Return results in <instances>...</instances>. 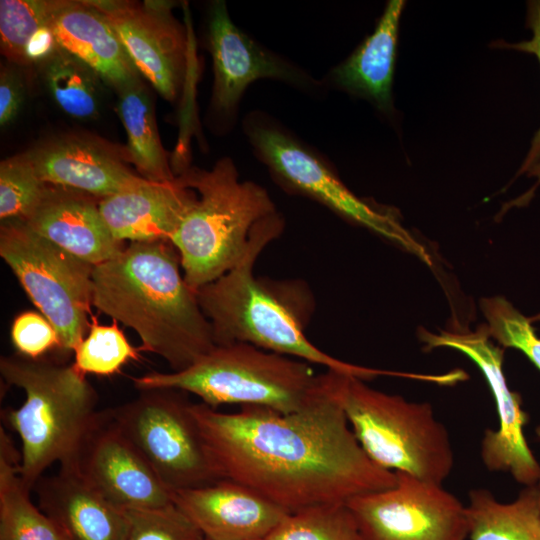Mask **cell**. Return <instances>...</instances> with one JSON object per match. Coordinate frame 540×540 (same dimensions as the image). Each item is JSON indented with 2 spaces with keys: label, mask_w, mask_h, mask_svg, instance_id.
Wrapping results in <instances>:
<instances>
[{
  "label": "cell",
  "mask_w": 540,
  "mask_h": 540,
  "mask_svg": "<svg viewBox=\"0 0 540 540\" xmlns=\"http://www.w3.org/2000/svg\"><path fill=\"white\" fill-rule=\"evenodd\" d=\"M324 393L301 410L262 406L218 412L191 403L207 453L221 479L240 483L288 513L390 488L393 471L376 465L356 439L346 415Z\"/></svg>",
  "instance_id": "6da1fadb"
},
{
  "label": "cell",
  "mask_w": 540,
  "mask_h": 540,
  "mask_svg": "<svg viewBox=\"0 0 540 540\" xmlns=\"http://www.w3.org/2000/svg\"><path fill=\"white\" fill-rule=\"evenodd\" d=\"M181 269L171 242L157 241L130 243L92 272V306L133 329L141 340L139 351L160 356L175 372L216 346Z\"/></svg>",
  "instance_id": "7a4b0ae2"
},
{
  "label": "cell",
  "mask_w": 540,
  "mask_h": 540,
  "mask_svg": "<svg viewBox=\"0 0 540 540\" xmlns=\"http://www.w3.org/2000/svg\"><path fill=\"white\" fill-rule=\"evenodd\" d=\"M279 213L261 221L253 230L240 262L218 279L196 291L210 322L216 345L248 343L328 370L368 380L387 372L352 365L314 346L304 334V312L299 292L292 285H273L256 278L254 265L264 248L283 231Z\"/></svg>",
  "instance_id": "3957f363"
},
{
  "label": "cell",
  "mask_w": 540,
  "mask_h": 540,
  "mask_svg": "<svg viewBox=\"0 0 540 540\" xmlns=\"http://www.w3.org/2000/svg\"><path fill=\"white\" fill-rule=\"evenodd\" d=\"M0 372L25 393L23 404L6 417L21 439L19 474L32 491L50 465L74 462L98 416V396L74 364L15 353L0 358Z\"/></svg>",
  "instance_id": "277c9868"
},
{
  "label": "cell",
  "mask_w": 540,
  "mask_h": 540,
  "mask_svg": "<svg viewBox=\"0 0 540 540\" xmlns=\"http://www.w3.org/2000/svg\"><path fill=\"white\" fill-rule=\"evenodd\" d=\"M177 176L196 197L170 242L185 281L196 292L240 262L254 228L277 210L265 188L240 180L229 157L210 170L188 167Z\"/></svg>",
  "instance_id": "5b68a950"
},
{
  "label": "cell",
  "mask_w": 540,
  "mask_h": 540,
  "mask_svg": "<svg viewBox=\"0 0 540 540\" xmlns=\"http://www.w3.org/2000/svg\"><path fill=\"white\" fill-rule=\"evenodd\" d=\"M328 390L366 455L379 467L442 484L454 465L445 426L426 402L371 388L353 374L326 369Z\"/></svg>",
  "instance_id": "8992f818"
},
{
  "label": "cell",
  "mask_w": 540,
  "mask_h": 540,
  "mask_svg": "<svg viewBox=\"0 0 540 540\" xmlns=\"http://www.w3.org/2000/svg\"><path fill=\"white\" fill-rule=\"evenodd\" d=\"M139 390L192 393L216 409L222 404L262 406L282 413L303 409L324 393L323 374L310 363L248 343L216 345L188 368L131 378Z\"/></svg>",
  "instance_id": "52a82bcc"
},
{
  "label": "cell",
  "mask_w": 540,
  "mask_h": 540,
  "mask_svg": "<svg viewBox=\"0 0 540 540\" xmlns=\"http://www.w3.org/2000/svg\"><path fill=\"white\" fill-rule=\"evenodd\" d=\"M244 132L256 156L284 190L318 202L432 265L426 248L401 225L396 213L353 194L321 156L271 117L251 113L244 120Z\"/></svg>",
  "instance_id": "ba28073f"
},
{
  "label": "cell",
  "mask_w": 540,
  "mask_h": 540,
  "mask_svg": "<svg viewBox=\"0 0 540 540\" xmlns=\"http://www.w3.org/2000/svg\"><path fill=\"white\" fill-rule=\"evenodd\" d=\"M0 256L54 326L59 352H74L90 327L94 266L35 233L21 220L1 222Z\"/></svg>",
  "instance_id": "9c48e42d"
},
{
  "label": "cell",
  "mask_w": 540,
  "mask_h": 540,
  "mask_svg": "<svg viewBox=\"0 0 540 540\" xmlns=\"http://www.w3.org/2000/svg\"><path fill=\"white\" fill-rule=\"evenodd\" d=\"M184 393L167 388L141 390L134 400L108 409L170 491L221 480Z\"/></svg>",
  "instance_id": "30bf717a"
},
{
  "label": "cell",
  "mask_w": 540,
  "mask_h": 540,
  "mask_svg": "<svg viewBox=\"0 0 540 540\" xmlns=\"http://www.w3.org/2000/svg\"><path fill=\"white\" fill-rule=\"evenodd\" d=\"M396 484L346 504L364 540H465L466 506L442 484L395 471Z\"/></svg>",
  "instance_id": "8fae6325"
},
{
  "label": "cell",
  "mask_w": 540,
  "mask_h": 540,
  "mask_svg": "<svg viewBox=\"0 0 540 540\" xmlns=\"http://www.w3.org/2000/svg\"><path fill=\"white\" fill-rule=\"evenodd\" d=\"M426 349L448 347L465 354L481 370L494 397L499 426L487 429L481 442V458L489 471L508 472L525 486L540 480V464L524 436L529 415L522 409L519 393L512 391L503 371L504 349L495 345L486 326L471 332L420 333Z\"/></svg>",
  "instance_id": "7c38bea8"
},
{
  "label": "cell",
  "mask_w": 540,
  "mask_h": 540,
  "mask_svg": "<svg viewBox=\"0 0 540 540\" xmlns=\"http://www.w3.org/2000/svg\"><path fill=\"white\" fill-rule=\"evenodd\" d=\"M94 3L112 24L139 74L163 98L176 100L187 77L189 44L185 28L171 11L173 3L118 0Z\"/></svg>",
  "instance_id": "4fadbf2b"
},
{
  "label": "cell",
  "mask_w": 540,
  "mask_h": 540,
  "mask_svg": "<svg viewBox=\"0 0 540 540\" xmlns=\"http://www.w3.org/2000/svg\"><path fill=\"white\" fill-rule=\"evenodd\" d=\"M207 36L214 74L210 110L225 127L232 125L242 95L258 79H275L302 89L318 86L303 70L236 26L224 1L210 5Z\"/></svg>",
  "instance_id": "5bb4252c"
},
{
  "label": "cell",
  "mask_w": 540,
  "mask_h": 540,
  "mask_svg": "<svg viewBox=\"0 0 540 540\" xmlns=\"http://www.w3.org/2000/svg\"><path fill=\"white\" fill-rule=\"evenodd\" d=\"M70 466L119 508H158L172 503L171 491L108 409L99 411Z\"/></svg>",
  "instance_id": "9a60e30c"
},
{
  "label": "cell",
  "mask_w": 540,
  "mask_h": 540,
  "mask_svg": "<svg viewBox=\"0 0 540 540\" xmlns=\"http://www.w3.org/2000/svg\"><path fill=\"white\" fill-rule=\"evenodd\" d=\"M39 179L99 199L124 191L142 178L129 165L127 147L100 136L72 132L51 137L25 151Z\"/></svg>",
  "instance_id": "2e32d148"
},
{
  "label": "cell",
  "mask_w": 540,
  "mask_h": 540,
  "mask_svg": "<svg viewBox=\"0 0 540 540\" xmlns=\"http://www.w3.org/2000/svg\"><path fill=\"white\" fill-rule=\"evenodd\" d=\"M171 500L206 540H264L289 514L256 491L228 479L173 490Z\"/></svg>",
  "instance_id": "e0dca14e"
},
{
  "label": "cell",
  "mask_w": 540,
  "mask_h": 540,
  "mask_svg": "<svg viewBox=\"0 0 540 540\" xmlns=\"http://www.w3.org/2000/svg\"><path fill=\"white\" fill-rule=\"evenodd\" d=\"M99 201L85 192L46 184L40 200L23 222L56 246L96 266L115 257L126 246L111 234L100 213Z\"/></svg>",
  "instance_id": "ac0fdd59"
},
{
  "label": "cell",
  "mask_w": 540,
  "mask_h": 540,
  "mask_svg": "<svg viewBox=\"0 0 540 540\" xmlns=\"http://www.w3.org/2000/svg\"><path fill=\"white\" fill-rule=\"evenodd\" d=\"M196 192L179 176L170 182L140 183L101 198L100 213L113 237L125 243L170 242Z\"/></svg>",
  "instance_id": "d6986e66"
},
{
  "label": "cell",
  "mask_w": 540,
  "mask_h": 540,
  "mask_svg": "<svg viewBox=\"0 0 540 540\" xmlns=\"http://www.w3.org/2000/svg\"><path fill=\"white\" fill-rule=\"evenodd\" d=\"M49 24L58 45L89 65L116 92L140 77L112 24L93 0H57Z\"/></svg>",
  "instance_id": "ffe728a7"
},
{
  "label": "cell",
  "mask_w": 540,
  "mask_h": 540,
  "mask_svg": "<svg viewBox=\"0 0 540 540\" xmlns=\"http://www.w3.org/2000/svg\"><path fill=\"white\" fill-rule=\"evenodd\" d=\"M39 508L68 540H123L124 509L97 492L73 466H60L53 476L41 477L33 489Z\"/></svg>",
  "instance_id": "44dd1931"
},
{
  "label": "cell",
  "mask_w": 540,
  "mask_h": 540,
  "mask_svg": "<svg viewBox=\"0 0 540 540\" xmlns=\"http://www.w3.org/2000/svg\"><path fill=\"white\" fill-rule=\"evenodd\" d=\"M405 4L403 0L388 1L373 33L330 73L333 84L372 101L382 111L392 109L399 23Z\"/></svg>",
  "instance_id": "7402d4cb"
},
{
  "label": "cell",
  "mask_w": 540,
  "mask_h": 540,
  "mask_svg": "<svg viewBox=\"0 0 540 540\" xmlns=\"http://www.w3.org/2000/svg\"><path fill=\"white\" fill-rule=\"evenodd\" d=\"M117 95L116 112L127 132L131 164L148 181H173L176 175L160 140L149 88L139 77L118 90Z\"/></svg>",
  "instance_id": "603a6c76"
},
{
  "label": "cell",
  "mask_w": 540,
  "mask_h": 540,
  "mask_svg": "<svg viewBox=\"0 0 540 540\" xmlns=\"http://www.w3.org/2000/svg\"><path fill=\"white\" fill-rule=\"evenodd\" d=\"M19 455L0 428V540H68L61 528L30 498L19 474Z\"/></svg>",
  "instance_id": "cb8c5ba5"
},
{
  "label": "cell",
  "mask_w": 540,
  "mask_h": 540,
  "mask_svg": "<svg viewBox=\"0 0 540 540\" xmlns=\"http://www.w3.org/2000/svg\"><path fill=\"white\" fill-rule=\"evenodd\" d=\"M468 499L470 540H540L537 484L525 486L510 503L499 502L482 488L471 490Z\"/></svg>",
  "instance_id": "d4e9b609"
},
{
  "label": "cell",
  "mask_w": 540,
  "mask_h": 540,
  "mask_svg": "<svg viewBox=\"0 0 540 540\" xmlns=\"http://www.w3.org/2000/svg\"><path fill=\"white\" fill-rule=\"evenodd\" d=\"M37 68L52 100L66 115L80 120L97 117L104 81L89 65L59 46Z\"/></svg>",
  "instance_id": "484cf974"
},
{
  "label": "cell",
  "mask_w": 540,
  "mask_h": 540,
  "mask_svg": "<svg viewBox=\"0 0 540 540\" xmlns=\"http://www.w3.org/2000/svg\"><path fill=\"white\" fill-rule=\"evenodd\" d=\"M264 540H364L346 503L289 513Z\"/></svg>",
  "instance_id": "4316f807"
},
{
  "label": "cell",
  "mask_w": 540,
  "mask_h": 540,
  "mask_svg": "<svg viewBox=\"0 0 540 540\" xmlns=\"http://www.w3.org/2000/svg\"><path fill=\"white\" fill-rule=\"evenodd\" d=\"M57 0H1L0 47L8 63L28 69L26 46L50 21Z\"/></svg>",
  "instance_id": "83f0119b"
},
{
  "label": "cell",
  "mask_w": 540,
  "mask_h": 540,
  "mask_svg": "<svg viewBox=\"0 0 540 540\" xmlns=\"http://www.w3.org/2000/svg\"><path fill=\"white\" fill-rule=\"evenodd\" d=\"M116 321L112 325L99 324L93 319L88 333L74 350L76 368L86 374L110 376L120 371L129 361L139 358Z\"/></svg>",
  "instance_id": "f1b7e54d"
},
{
  "label": "cell",
  "mask_w": 540,
  "mask_h": 540,
  "mask_svg": "<svg viewBox=\"0 0 540 540\" xmlns=\"http://www.w3.org/2000/svg\"><path fill=\"white\" fill-rule=\"evenodd\" d=\"M480 306L490 338L521 351L540 370V338L531 320L501 296L484 298Z\"/></svg>",
  "instance_id": "f546056e"
},
{
  "label": "cell",
  "mask_w": 540,
  "mask_h": 540,
  "mask_svg": "<svg viewBox=\"0 0 540 540\" xmlns=\"http://www.w3.org/2000/svg\"><path fill=\"white\" fill-rule=\"evenodd\" d=\"M46 184L25 152L0 163V219L24 220L40 200Z\"/></svg>",
  "instance_id": "4dcf8cb0"
},
{
  "label": "cell",
  "mask_w": 540,
  "mask_h": 540,
  "mask_svg": "<svg viewBox=\"0 0 540 540\" xmlns=\"http://www.w3.org/2000/svg\"><path fill=\"white\" fill-rule=\"evenodd\" d=\"M123 540H206L173 503L158 508H127Z\"/></svg>",
  "instance_id": "1f68e13d"
},
{
  "label": "cell",
  "mask_w": 540,
  "mask_h": 540,
  "mask_svg": "<svg viewBox=\"0 0 540 540\" xmlns=\"http://www.w3.org/2000/svg\"><path fill=\"white\" fill-rule=\"evenodd\" d=\"M10 335L17 353L28 358H43L48 352L60 349L54 326L41 312L18 314L12 322Z\"/></svg>",
  "instance_id": "d6a6232c"
},
{
  "label": "cell",
  "mask_w": 540,
  "mask_h": 540,
  "mask_svg": "<svg viewBox=\"0 0 540 540\" xmlns=\"http://www.w3.org/2000/svg\"><path fill=\"white\" fill-rule=\"evenodd\" d=\"M527 26L532 30V38L519 43H506L498 41L494 43L495 47L510 48L522 52L534 54L540 63V0L528 2ZM540 159V128L536 132L530 150L520 167L517 175L527 172Z\"/></svg>",
  "instance_id": "836d02e7"
},
{
  "label": "cell",
  "mask_w": 540,
  "mask_h": 540,
  "mask_svg": "<svg viewBox=\"0 0 540 540\" xmlns=\"http://www.w3.org/2000/svg\"><path fill=\"white\" fill-rule=\"evenodd\" d=\"M20 67L6 63L0 69V126L5 128L18 116L24 100L25 85Z\"/></svg>",
  "instance_id": "e575fe53"
},
{
  "label": "cell",
  "mask_w": 540,
  "mask_h": 540,
  "mask_svg": "<svg viewBox=\"0 0 540 540\" xmlns=\"http://www.w3.org/2000/svg\"><path fill=\"white\" fill-rule=\"evenodd\" d=\"M59 47L50 24L42 26L29 40L26 46L27 67H38Z\"/></svg>",
  "instance_id": "d590c367"
},
{
  "label": "cell",
  "mask_w": 540,
  "mask_h": 540,
  "mask_svg": "<svg viewBox=\"0 0 540 540\" xmlns=\"http://www.w3.org/2000/svg\"><path fill=\"white\" fill-rule=\"evenodd\" d=\"M527 175L529 177H536L537 182L536 184L530 189L527 193H525L520 198L513 201V205L522 206L527 204L530 199L533 197L535 189L540 185V159L539 161L533 165L527 172Z\"/></svg>",
  "instance_id": "8d00e7d4"
},
{
  "label": "cell",
  "mask_w": 540,
  "mask_h": 540,
  "mask_svg": "<svg viewBox=\"0 0 540 540\" xmlns=\"http://www.w3.org/2000/svg\"><path fill=\"white\" fill-rule=\"evenodd\" d=\"M537 487H538V507H539V519H540V480L537 483Z\"/></svg>",
  "instance_id": "74e56055"
}]
</instances>
